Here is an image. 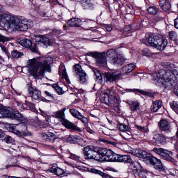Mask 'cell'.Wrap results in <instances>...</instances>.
Wrapping results in <instances>:
<instances>
[{"label": "cell", "mask_w": 178, "mask_h": 178, "mask_svg": "<svg viewBox=\"0 0 178 178\" xmlns=\"http://www.w3.org/2000/svg\"><path fill=\"white\" fill-rule=\"evenodd\" d=\"M53 61V58L51 57L37 58L30 60L27 62L28 72L37 79H42L46 72H51V65Z\"/></svg>", "instance_id": "6da1fadb"}, {"label": "cell", "mask_w": 178, "mask_h": 178, "mask_svg": "<svg viewBox=\"0 0 178 178\" xmlns=\"http://www.w3.org/2000/svg\"><path fill=\"white\" fill-rule=\"evenodd\" d=\"M24 18L3 14L0 15V26L8 31H26L29 28L24 24Z\"/></svg>", "instance_id": "7a4b0ae2"}, {"label": "cell", "mask_w": 178, "mask_h": 178, "mask_svg": "<svg viewBox=\"0 0 178 178\" xmlns=\"http://www.w3.org/2000/svg\"><path fill=\"white\" fill-rule=\"evenodd\" d=\"M153 79L158 86L167 89L175 87L178 79L170 70H161L155 74Z\"/></svg>", "instance_id": "3957f363"}, {"label": "cell", "mask_w": 178, "mask_h": 178, "mask_svg": "<svg viewBox=\"0 0 178 178\" xmlns=\"http://www.w3.org/2000/svg\"><path fill=\"white\" fill-rule=\"evenodd\" d=\"M130 153L147 165L154 167L156 170H162L163 168L161 161L148 152L136 149L131 151Z\"/></svg>", "instance_id": "277c9868"}, {"label": "cell", "mask_w": 178, "mask_h": 178, "mask_svg": "<svg viewBox=\"0 0 178 178\" xmlns=\"http://www.w3.org/2000/svg\"><path fill=\"white\" fill-rule=\"evenodd\" d=\"M1 125L8 131L19 136L25 137L31 136V133L28 131L27 126L22 122L17 124L1 123Z\"/></svg>", "instance_id": "5b68a950"}, {"label": "cell", "mask_w": 178, "mask_h": 178, "mask_svg": "<svg viewBox=\"0 0 178 178\" xmlns=\"http://www.w3.org/2000/svg\"><path fill=\"white\" fill-rule=\"evenodd\" d=\"M99 97L102 102L115 109H118L119 99L113 91L108 90L102 91L99 94Z\"/></svg>", "instance_id": "8992f818"}, {"label": "cell", "mask_w": 178, "mask_h": 178, "mask_svg": "<svg viewBox=\"0 0 178 178\" xmlns=\"http://www.w3.org/2000/svg\"><path fill=\"white\" fill-rule=\"evenodd\" d=\"M10 118L24 122H27L26 118L19 112L9 107L0 106V118Z\"/></svg>", "instance_id": "52a82bcc"}, {"label": "cell", "mask_w": 178, "mask_h": 178, "mask_svg": "<svg viewBox=\"0 0 178 178\" xmlns=\"http://www.w3.org/2000/svg\"><path fill=\"white\" fill-rule=\"evenodd\" d=\"M148 42L151 46L160 51L164 49L167 44L166 39L157 33H151L148 37Z\"/></svg>", "instance_id": "ba28073f"}, {"label": "cell", "mask_w": 178, "mask_h": 178, "mask_svg": "<svg viewBox=\"0 0 178 178\" xmlns=\"http://www.w3.org/2000/svg\"><path fill=\"white\" fill-rule=\"evenodd\" d=\"M106 60L112 65L121 66L124 64L126 59L123 55L117 53L114 49H110L107 53Z\"/></svg>", "instance_id": "9c48e42d"}, {"label": "cell", "mask_w": 178, "mask_h": 178, "mask_svg": "<svg viewBox=\"0 0 178 178\" xmlns=\"http://www.w3.org/2000/svg\"><path fill=\"white\" fill-rule=\"evenodd\" d=\"M74 75L78 82L83 84L88 83V74L82 68L79 64H76L73 67Z\"/></svg>", "instance_id": "30bf717a"}, {"label": "cell", "mask_w": 178, "mask_h": 178, "mask_svg": "<svg viewBox=\"0 0 178 178\" xmlns=\"http://www.w3.org/2000/svg\"><path fill=\"white\" fill-rule=\"evenodd\" d=\"M87 55L95 58L96 63L99 66L101 67H106V56L105 53L94 51L89 52L87 54Z\"/></svg>", "instance_id": "8fae6325"}, {"label": "cell", "mask_w": 178, "mask_h": 178, "mask_svg": "<svg viewBox=\"0 0 178 178\" xmlns=\"http://www.w3.org/2000/svg\"><path fill=\"white\" fill-rule=\"evenodd\" d=\"M152 151L159 155L163 159L172 163L174 161L173 158L172 156V153L170 151L161 148H155Z\"/></svg>", "instance_id": "7c38bea8"}, {"label": "cell", "mask_w": 178, "mask_h": 178, "mask_svg": "<svg viewBox=\"0 0 178 178\" xmlns=\"http://www.w3.org/2000/svg\"><path fill=\"white\" fill-rule=\"evenodd\" d=\"M131 164V168L133 171L134 173L140 177H145V170L140 163L137 162L133 161Z\"/></svg>", "instance_id": "4fadbf2b"}, {"label": "cell", "mask_w": 178, "mask_h": 178, "mask_svg": "<svg viewBox=\"0 0 178 178\" xmlns=\"http://www.w3.org/2000/svg\"><path fill=\"white\" fill-rule=\"evenodd\" d=\"M35 43L44 48H47L51 45L49 39L42 35H37L34 38Z\"/></svg>", "instance_id": "5bb4252c"}, {"label": "cell", "mask_w": 178, "mask_h": 178, "mask_svg": "<svg viewBox=\"0 0 178 178\" xmlns=\"http://www.w3.org/2000/svg\"><path fill=\"white\" fill-rule=\"evenodd\" d=\"M58 119L60 120V122L61 123L62 125L66 129L74 131H81V129H80L77 126L72 123V122L65 119V117H62V118Z\"/></svg>", "instance_id": "9a60e30c"}, {"label": "cell", "mask_w": 178, "mask_h": 178, "mask_svg": "<svg viewBox=\"0 0 178 178\" xmlns=\"http://www.w3.org/2000/svg\"><path fill=\"white\" fill-rule=\"evenodd\" d=\"M48 171L58 176L63 175L65 173V171L63 169L59 168L56 163H53L49 165Z\"/></svg>", "instance_id": "2e32d148"}, {"label": "cell", "mask_w": 178, "mask_h": 178, "mask_svg": "<svg viewBox=\"0 0 178 178\" xmlns=\"http://www.w3.org/2000/svg\"><path fill=\"white\" fill-rule=\"evenodd\" d=\"M105 81L108 82H113L120 78L121 74L117 73L106 72L104 74Z\"/></svg>", "instance_id": "e0dca14e"}, {"label": "cell", "mask_w": 178, "mask_h": 178, "mask_svg": "<svg viewBox=\"0 0 178 178\" xmlns=\"http://www.w3.org/2000/svg\"><path fill=\"white\" fill-rule=\"evenodd\" d=\"M67 141L69 143L81 145H82L85 143V141L83 138L77 135H70L67 138Z\"/></svg>", "instance_id": "ac0fdd59"}, {"label": "cell", "mask_w": 178, "mask_h": 178, "mask_svg": "<svg viewBox=\"0 0 178 178\" xmlns=\"http://www.w3.org/2000/svg\"><path fill=\"white\" fill-rule=\"evenodd\" d=\"M40 136L46 141L54 142L57 138V137L54 133L50 132H44L40 133Z\"/></svg>", "instance_id": "d6986e66"}, {"label": "cell", "mask_w": 178, "mask_h": 178, "mask_svg": "<svg viewBox=\"0 0 178 178\" xmlns=\"http://www.w3.org/2000/svg\"><path fill=\"white\" fill-rule=\"evenodd\" d=\"M28 92L30 95L35 100H38L41 97V92L40 91L31 86L28 87Z\"/></svg>", "instance_id": "ffe728a7"}, {"label": "cell", "mask_w": 178, "mask_h": 178, "mask_svg": "<svg viewBox=\"0 0 178 178\" xmlns=\"http://www.w3.org/2000/svg\"><path fill=\"white\" fill-rule=\"evenodd\" d=\"M69 111L71 114L75 118L81 120L85 124L88 123V119L86 117L83 116L78 110L74 109V108H72V109H70Z\"/></svg>", "instance_id": "44dd1931"}, {"label": "cell", "mask_w": 178, "mask_h": 178, "mask_svg": "<svg viewBox=\"0 0 178 178\" xmlns=\"http://www.w3.org/2000/svg\"><path fill=\"white\" fill-rule=\"evenodd\" d=\"M153 139L156 143L160 145H164L166 143L167 138L161 134H156L154 135Z\"/></svg>", "instance_id": "7402d4cb"}, {"label": "cell", "mask_w": 178, "mask_h": 178, "mask_svg": "<svg viewBox=\"0 0 178 178\" xmlns=\"http://www.w3.org/2000/svg\"><path fill=\"white\" fill-rule=\"evenodd\" d=\"M159 126L161 130L168 131L170 130V125L168 121L165 119H161L159 122Z\"/></svg>", "instance_id": "603a6c76"}, {"label": "cell", "mask_w": 178, "mask_h": 178, "mask_svg": "<svg viewBox=\"0 0 178 178\" xmlns=\"http://www.w3.org/2000/svg\"><path fill=\"white\" fill-rule=\"evenodd\" d=\"M82 23V21L81 19L76 18L71 19L67 22V24L69 25L72 27H79L81 25Z\"/></svg>", "instance_id": "cb8c5ba5"}, {"label": "cell", "mask_w": 178, "mask_h": 178, "mask_svg": "<svg viewBox=\"0 0 178 178\" xmlns=\"http://www.w3.org/2000/svg\"><path fill=\"white\" fill-rule=\"evenodd\" d=\"M159 3L161 8L164 11H168L170 9L171 4L168 0H159Z\"/></svg>", "instance_id": "d4e9b609"}, {"label": "cell", "mask_w": 178, "mask_h": 178, "mask_svg": "<svg viewBox=\"0 0 178 178\" xmlns=\"http://www.w3.org/2000/svg\"><path fill=\"white\" fill-rule=\"evenodd\" d=\"M126 103L129 104L131 109L133 111H135L139 108L140 104L136 100H127Z\"/></svg>", "instance_id": "484cf974"}, {"label": "cell", "mask_w": 178, "mask_h": 178, "mask_svg": "<svg viewBox=\"0 0 178 178\" xmlns=\"http://www.w3.org/2000/svg\"><path fill=\"white\" fill-rule=\"evenodd\" d=\"M136 67V64L132 63L128 64L123 67L121 72L123 74H127L130 72L134 70Z\"/></svg>", "instance_id": "4316f807"}, {"label": "cell", "mask_w": 178, "mask_h": 178, "mask_svg": "<svg viewBox=\"0 0 178 178\" xmlns=\"http://www.w3.org/2000/svg\"><path fill=\"white\" fill-rule=\"evenodd\" d=\"M163 102L161 100H158L154 101L152 103L150 108L151 111L156 112L160 109L162 106Z\"/></svg>", "instance_id": "83f0119b"}, {"label": "cell", "mask_w": 178, "mask_h": 178, "mask_svg": "<svg viewBox=\"0 0 178 178\" xmlns=\"http://www.w3.org/2000/svg\"><path fill=\"white\" fill-rule=\"evenodd\" d=\"M81 4L85 9L92 10L94 8V4L92 0H81Z\"/></svg>", "instance_id": "f1b7e54d"}, {"label": "cell", "mask_w": 178, "mask_h": 178, "mask_svg": "<svg viewBox=\"0 0 178 178\" xmlns=\"http://www.w3.org/2000/svg\"><path fill=\"white\" fill-rule=\"evenodd\" d=\"M19 43L23 47L26 48H30L32 46L31 41L26 38H22L19 40Z\"/></svg>", "instance_id": "f546056e"}, {"label": "cell", "mask_w": 178, "mask_h": 178, "mask_svg": "<svg viewBox=\"0 0 178 178\" xmlns=\"http://www.w3.org/2000/svg\"><path fill=\"white\" fill-rule=\"evenodd\" d=\"M93 72L96 76V81L98 83L101 84L102 83V75L100 72L97 69H94Z\"/></svg>", "instance_id": "4dcf8cb0"}, {"label": "cell", "mask_w": 178, "mask_h": 178, "mask_svg": "<svg viewBox=\"0 0 178 178\" xmlns=\"http://www.w3.org/2000/svg\"><path fill=\"white\" fill-rule=\"evenodd\" d=\"M52 86L57 93L59 95H62L65 92L61 87H60L58 83H54L52 85Z\"/></svg>", "instance_id": "1f68e13d"}, {"label": "cell", "mask_w": 178, "mask_h": 178, "mask_svg": "<svg viewBox=\"0 0 178 178\" xmlns=\"http://www.w3.org/2000/svg\"><path fill=\"white\" fill-rule=\"evenodd\" d=\"M90 172L95 174H99L102 177L104 178H110L111 177H110L109 175H107L106 174L103 173L102 172L100 171L96 170V169L94 168L91 169L90 170Z\"/></svg>", "instance_id": "d6a6232c"}, {"label": "cell", "mask_w": 178, "mask_h": 178, "mask_svg": "<svg viewBox=\"0 0 178 178\" xmlns=\"http://www.w3.org/2000/svg\"><path fill=\"white\" fill-rule=\"evenodd\" d=\"M3 139V141H4L7 143L12 144V145H15V139L10 136L5 135L4 138Z\"/></svg>", "instance_id": "836d02e7"}, {"label": "cell", "mask_w": 178, "mask_h": 178, "mask_svg": "<svg viewBox=\"0 0 178 178\" xmlns=\"http://www.w3.org/2000/svg\"><path fill=\"white\" fill-rule=\"evenodd\" d=\"M66 108H64L63 109L60 110L57 112L54 116L56 118L58 119L62 118V117H65V112Z\"/></svg>", "instance_id": "e575fe53"}, {"label": "cell", "mask_w": 178, "mask_h": 178, "mask_svg": "<svg viewBox=\"0 0 178 178\" xmlns=\"http://www.w3.org/2000/svg\"><path fill=\"white\" fill-rule=\"evenodd\" d=\"M62 78L65 79L67 83H70V80H69L68 75H67V73L66 69L65 68V67H64V68L63 69V71H62Z\"/></svg>", "instance_id": "d590c367"}, {"label": "cell", "mask_w": 178, "mask_h": 178, "mask_svg": "<svg viewBox=\"0 0 178 178\" xmlns=\"http://www.w3.org/2000/svg\"><path fill=\"white\" fill-rule=\"evenodd\" d=\"M12 56L14 58H20L24 55L23 53L17 51H12L11 53Z\"/></svg>", "instance_id": "8d00e7d4"}, {"label": "cell", "mask_w": 178, "mask_h": 178, "mask_svg": "<svg viewBox=\"0 0 178 178\" xmlns=\"http://www.w3.org/2000/svg\"><path fill=\"white\" fill-rule=\"evenodd\" d=\"M118 126L119 130L122 132H126V131H129V127L125 124H118Z\"/></svg>", "instance_id": "74e56055"}, {"label": "cell", "mask_w": 178, "mask_h": 178, "mask_svg": "<svg viewBox=\"0 0 178 178\" xmlns=\"http://www.w3.org/2000/svg\"><path fill=\"white\" fill-rule=\"evenodd\" d=\"M169 36L170 38L172 40L177 41V35L175 31H170L169 33Z\"/></svg>", "instance_id": "f35d334b"}, {"label": "cell", "mask_w": 178, "mask_h": 178, "mask_svg": "<svg viewBox=\"0 0 178 178\" xmlns=\"http://www.w3.org/2000/svg\"><path fill=\"white\" fill-rule=\"evenodd\" d=\"M170 106L178 114V103L177 102L173 101L170 103Z\"/></svg>", "instance_id": "ab89813d"}, {"label": "cell", "mask_w": 178, "mask_h": 178, "mask_svg": "<svg viewBox=\"0 0 178 178\" xmlns=\"http://www.w3.org/2000/svg\"><path fill=\"white\" fill-rule=\"evenodd\" d=\"M31 50L32 52L37 53V54H40V53L39 52L38 49V47H37V44H35L33 46H31Z\"/></svg>", "instance_id": "60d3db41"}, {"label": "cell", "mask_w": 178, "mask_h": 178, "mask_svg": "<svg viewBox=\"0 0 178 178\" xmlns=\"http://www.w3.org/2000/svg\"><path fill=\"white\" fill-rule=\"evenodd\" d=\"M147 11L148 13L151 15H156L157 12L154 8L152 7H149L147 9Z\"/></svg>", "instance_id": "b9f144b4"}, {"label": "cell", "mask_w": 178, "mask_h": 178, "mask_svg": "<svg viewBox=\"0 0 178 178\" xmlns=\"http://www.w3.org/2000/svg\"><path fill=\"white\" fill-rule=\"evenodd\" d=\"M142 53L144 56H150L151 53L149 50L147 48H145L143 49L142 51Z\"/></svg>", "instance_id": "7bdbcfd3"}, {"label": "cell", "mask_w": 178, "mask_h": 178, "mask_svg": "<svg viewBox=\"0 0 178 178\" xmlns=\"http://www.w3.org/2000/svg\"><path fill=\"white\" fill-rule=\"evenodd\" d=\"M9 40V39L6 38V37L0 35V42H4Z\"/></svg>", "instance_id": "ee69618b"}, {"label": "cell", "mask_w": 178, "mask_h": 178, "mask_svg": "<svg viewBox=\"0 0 178 178\" xmlns=\"http://www.w3.org/2000/svg\"><path fill=\"white\" fill-rule=\"evenodd\" d=\"M174 92H175V94L178 97V85L177 83L174 87Z\"/></svg>", "instance_id": "f6af8a7d"}, {"label": "cell", "mask_w": 178, "mask_h": 178, "mask_svg": "<svg viewBox=\"0 0 178 178\" xmlns=\"http://www.w3.org/2000/svg\"><path fill=\"white\" fill-rule=\"evenodd\" d=\"M5 136V133L1 129H0V139H3Z\"/></svg>", "instance_id": "bcb514c9"}, {"label": "cell", "mask_w": 178, "mask_h": 178, "mask_svg": "<svg viewBox=\"0 0 178 178\" xmlns=\"http://www.w3.org/2000/svg\"><path fill=\"white\" fill-rule=\"evenodd\" d=\"M137 128L140 131L145 132V131H147V129H146L145 127H141V126H137Z\"/></svg>", "instance_id": "7dc6e473"}, {"label": "cell", "mask_w": 178, "mask_h": 178, "mask_svg": "<svg viewBox=\"0 0 178 178\" xmlns=\"http://www.w3.org/2000/svg\"><path fill=\"white\" fill-rule=\"evenodd\" d=\"M174 27H175L176 29H177L178 26V19L177 17V18H176L175 20H174Z\"/></svg>", "instance_id": "c3c4849f"}, {"label": "cell", "mask_w": 178, "mask_h": 178, "mask_svg": "<svg viewBox=\"0 0 178 178\" xmlns=\"http://www.w3.org/2000/svg\"><path fill=\"white\" fill-rule=\"evenodd\" d=\"M131 29V26H125L124 28V30L125 31H128L130 30Z\"/></svg>", "instance_id": "681fc988"}, {"label": "cell", "mask_w": 178, "mask_h": 178, "mask_svg": "<svg viewBox=\"0 0 178 178\" xmlns=\"http://www.w3.org/2000/svg\"><path fill=\"white\" fill-rule=\"evenodd\" d=\"M99 140L101 141H102L104 142H106V143H107L108 144H112V145H113V143L112 142H110L108 141H107V140H105L104 139H99Z\"/></svg>", "instance_id": "f907efd6"}, {"label": "cell", "mask_w": 178, "mask_h": 178, "mask_svg": "<svg viewBox=\"0 0 178 178\" xmlns=\"http://www.w3.org/2000/svg\"><path fill=\"white\" fill-rule=\"evenodd\" d=\"M106 29L108 31L110 32L112 30V28L111 26H107L106 28Z\"/></svg>", "instance_id": "816d5d0a"}, {"label": "cell", "mask_w": 178, "mask_h": 178, "mask_svg": "<svg viewBox=\"0 0 178 178\" xmlns=\"http://www.w3.org/2000/svg\"><path fill=\"white\" fill-rule=\"evenodd\" d=\"M45 93L46 95L48 96H49V97H51L52 98L53 97V96L52 94H51L49 92H48L47 91H45Z\"/></svg>", "instance_id": "f5cc1de1"}, {"label": "cell", "mask_w": 178, "mask_h": 178, "mask_svg": "<svg viewBox=\"0 0 178 178\" xmlns=\"http://www.w3.org/2000/svg\"><path fill=\"white\" fill-rule=\"evenodd\" d=\"M4 9L3 7L1 5H0V12H2L4 11Z\"/></svg>", "instance_id": "db71d44e"}, {"label": "cell", "mask_w": 178, "mask_h": 178, "mask_svg": "<svg viewBox=\"0 0 178 178\" xmlns=\"http://www.w3.org/2000/svg\"><path fill=\"white\" fill-rule=\"evenodd\" d=\"M0 45H1V48L2 49H3V51H5V52H6V48H5L4 46H3L2 45H1V44H0Z\"/></svg>", "instance_id": "11a10c76"}]
</instances>
